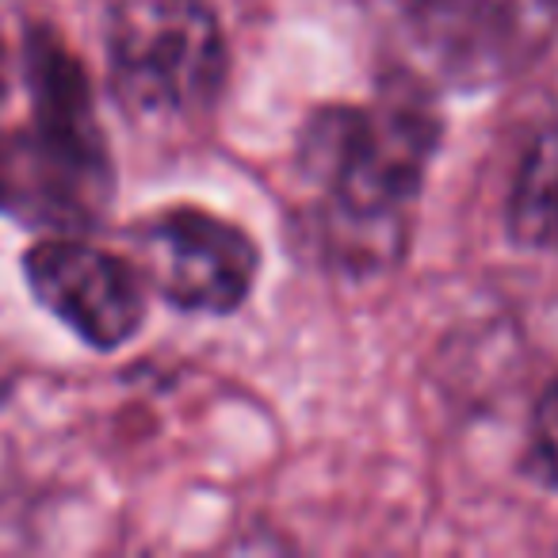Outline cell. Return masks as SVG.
Here are the masks:
<instances>
[{
	"instance_id": "277c9868",
	"label": "cell",
	"mask_w": 558,
	"mask_h": 558,
	"mask_svg": "<svg viewBox=\"0 0 558 558\" xmlns=\"http://www.w3.org/2000/svg\"><path fill=\"white\" fill-rule=\"evenodd\" d=\"M108 65L126 116L177 126L210 116L230 50L207 0H123L108 32Z\"/></svg>"
},
{
	"instance_id": "3957f363",
	"label": "cell",
	"mask_w": 558,
	"mask_h": 558,
	"mask_svg": "<svg viewBox=\"0 0 558 558\" xmlns=\"http://www.w3.org/2000/svg\"><path fill=\"white\" fill-rule=\"evenodd\" d=\"M402 81L489 88L517 77L558 35V0H367Z\"/></svg>"
},
{
	"instance_id": "30bf717a",
	"label": "cell",
	"mask_w": 558,
	"mask_h": 558,
	"mask_svg": "<svg viewBox=\"0 0 558 558\" xmlns=\"http://www.w3.org/2000/svg\"><path fill=\"white\" fill-rule=\"evenodd\" d=\"M4 387H9V375H4V367H0V395H4Z\"/></svg>"
},
{
	"instance_id": "5b68a950",
	"label": "cell",
	"mask_w": 558,
	"mask_h": 558,
	"mask_svg": "<svg viewBox=\"0 0 558 558\" xmlns=\"http://www.w3.org/2000/svg\"><path fill=\"white\" fill-rule=\"evenodd\" d=\"M142 276L187 314H233L260 271L256 241L199 207H169L134 230Z\"/></svg>"
},
{
	"instance_id": "7a4b0ae2",
	"label": "cell",
	"mask_w": 558,
	"mask_h": 558,
	"mask_svg": "<svg viewBox=\"0 0 558 558\" xmlns=\"http://www.w3.org/2000/svg\"><path fill=\"white\" fill-rule=\"evenodd\" d=\"M27 119L0 134V210L35 226H93L111 199V154L77 54L50 27H27Z\"/></svg>"
},
{
	"instance_id": "8992f818",
	"label": "cell",
	"mask_w": 558,
	"mask_h": 558,
	"mask_svg": "<svg viewBox=\"0 0 558 558\" xmlns=\"http://www.w3.org/2000/svg\"><path fill=\"white\" fill-rule=\"evenodd\" d=\"M24 271L35 299L100 352L126 344L146 322V276L123 256L54 238L24 256Z\"/></svg>"
},
{
	"instance_id": "ba28073f",
	"label": "cell",
	"mask_w": 558,
	"mask_h": 558,
	"mask_svg": "<svg viewBox=\"0 0 558 558\" xmlns=\"http://www.w3.org/2000/svg\"><path fill=\"white\" fill-rule=\"evenodd\" d=\"M527 463L539 482L558 489V379L543 390L532 413V444H527Z\"/></svg>"
},
{
	"instance_id": "9c48e42d",
	"label": "cell",
	"mask_w": 558,
	"mask_h": 558,
	"mask_svg": "<svg viewBox=\"0 0 558 558\" xmlns=\"http://www.w3.org/2000/svg\"><path fill=\"white\" fill-rule=\"evenodd\" d=\"M16 77H20V65L12 62L9 47L0 39V134L9 131L4 119H9V104H12V93H16Z\"/></svg>"
},
{
	"instance_id": "6da1fadb",
	"label": "cell",
	"mask_w": 558,
	"mask_h": 558,
	"mask_svg": "<svg viewBox=\"0 0 558 558\" xmlns=\"http://www.w3.org/2000/svg\"><path fill=\"white\" fill-rule=\"evenodd\" d=\"M440 142L428 88L395 77L372 104L322 108L303 131V172L318 187L322 233L349 268L398 260Z\"/></svg>"
},
{
	"instance_id": "52a82bcc",
	"label": "cell",
	"mask_w": 558,
	"mask_h": 558,
	"mask_svg": "<svg viewBox=\"0 0 558 558\" xmlns=\"http://www.w3.org/2000/svg\"><path fill=\"white\" fill-rule=\"evenodd\" d=\"M509 233L524 248L558 253V119L520 161L509 195Z\"/></svg>"
}]
</instances>
